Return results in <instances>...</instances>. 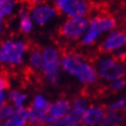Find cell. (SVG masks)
Here are the masks:
<instances>
[{
  "instance_id": "cell-10",
  "label": "cell",
  "mask_w": 126,
  "mask_h": 126,
  "mask_svg": "<svg viewBox=\"0 0 126 126\" xmlns=\"http://www.w3.org/2000/svg\"><path fill=\"white\" fill-rule=\"evenodd\" d=\"M70 108L71 103L67 98H62L55 101L54 103H52L45 117L44 125L53 124L56 121L62 119L63 117H65L66 115L70 113Z\"/></svg>"
},
{
  "instance_id": "cell-2",
  "label": "cell",
  "mask_w": 126,
  "mask_h": 126,
  "mask_svg": "<svg viewBox=\"0 0 126 126\" xmlns=\"http://www.w3.org/2000/svg\"><path fill=\"white\" fill-rule=\"evenodd\" d=\"M96 12L97 14L93 16L92 19L89 21V28L85 37H83L81 40L82 45L84 46L94 44L99 34H101L104 31L113 30L117 27V20L111 13H109L107 6L98 3Z\"/></svg>"
},
{
  "instance_id": "cell-27",
  "label": "cell",
  "mask_w": 126,
  "mask_h": 126,
  "mask_svg": "<svg viewBox=\"0 0 126 126\" xmlns=\"http://www.w3.org/2000/svg\"><path fill=\"white\" fill-rule=\"evenodd\" d=\"M73 126H84V125H81V124H79V123H78V124H75Z\"/></svg>"
},
{
  "instance_id": "cell-8",
  "label": "cell",
  "mask_w": 126,
  "mask_h": 126,
  "mask_svg": "<svg viewBox=\"0 0 126 126\" xmlns=\"http://www.w3.org/2000/svg\"><path fill=\"white\" fill-rule=\"evenodd\" d=\"M30 55H29V66L26 70L25 76L32 77L34 80L38 82L41 81V75H44V57H43V49L37 45H33L31 43L30 46Z\"/></svg>"
},
{
  "instance_id": "cell-20",
  "label": "cell",
  "mask_w": 126,
  "mask_h": 126,
  "mask_svg": "<svg viewBox=\"0 0 126 126\" xmlns=\"http://www.w3.org/2000/svg\"><path fill=\"white\" fill-rule=\"evenodd\" d=\"M87 106L88 103L86 101V99L84 98V96L77 97L72 102V111L84 115V113L87 111Z\"/></svg>"
},
{
  "instance_id": "cell-6",
  "label": "cell",
  "mask_w": 126,
  "mask_h": 126,
  "mask_svg": "<svg viewBox=\"0 0 126 126\" xmlns=\"http://www.w3.org/2000/svg\"><path fill=\"white\" fill-rule=\"evenodd\" d=\"M89 28V20L87 18H69L63 23L57 35L67 40H77L87 32Z\"/></svg>"
},
{
  "instance_id": "cell-14",
  "label": "cell",
  "mask_w": 126,
  "mask_h": 126,
  "mask_svg": "<svg viewBox=\"0 0 126 126\" xmlns=\"http://www.w3.org/2000/svg\"><path fill=\"white\" fill-rule=\"evenodd\" d=\"M30 9L26 8V7H22L19 13V29L21 32H23L24 34H28L31 32L32 30V20L30 18L29 15Z\"/></svg>"
},
{
  "instance_id": "cell-13",
  "label": "cell",
  "mask_w": 126,
  "mask_h": 126,
  "mask_svg": "<svg viewBox=\"0 0 126 126\" xmlns=\"http://www.w3.org/2000/svg\"><path fill=\"white\" fill-rule=\"evenodd\" d=\"M28 110L25 108L17 109L14 115L6 121H4L2 126H27L28 121Z\"/></svg>"
},
{
  "instance_id": "cell-24",
  "label": "cell",
  "mask_w": 126,
  "mask_h": 126,
  "mask_svg": "<svg viewBox=\"0 0 126 126\" xmlns=\"http://www.w3.org/2000/svg\"><path fill=\"white\" fill-rule=\"evenodd\" d=\"M20 3L23 4V6L28 9H33L34 7L38 6V4H43L48 2L49 0H18Z\"/></svg>"
},
{
  "instance_id": "cell-26",
  "label": "cell",
  "mask_w": 126,
  "mask_h": 126,
  "mask_svg": "<svg viewBox=\"0 0 126 126\" xmlns=\"http://www.w3.org/2000/svg\"><path fill=\"white\" fill-rule=\"evenodd\" d=\"M2 30V17H0V32Z\"/></svg>"
},
{
  "instance_id": "cell-4",
  "label": "cell",
  "mask_w": 126,
  "mask_h": 126,
  "mask_svg": "<svg viewBox=\"0 0 126 126\" xmlns=\"http://www.w3.org/2000/svg\"><path fill=\"white\" fill-rule=\"evenodd\" d=\"M54 3L57 13H64L70 18H85L96 9V2L90 0H55Z\"/></svg>"
},
{
  "instance_id": "cell-21",
  "label": "cell",
  "mask_w": 126,
  "mask_h": 126,
  "mask_svg": "<svg viewBox=\"0 0 126 126\" xmlns=\"http://www.w3.org/2000/svg\"><path fill=\"white\" fill-rule=\"evenodd\" d=\"M124 87H126V79L122 78V79H118V80L113 81L111 84L109 85V87L104 88V93L109 92H117L119 90H121Z\"/></svg>"
},
{
  "instance_id": "cell-9",
  "label": "cell",
  "mask_w": 126,
  "mask_h": 126,
  "mask_svg": "<svg viewBox=\"0 0 126 126\" xmlns=\"http://www.w3.org/2000/svg\"><path fill=\"white\" fill-rule=\"evenodd\" d=\"M126 46V29H120L113 31L108 37L100 44L97 53H110L119 50Z\"/></svg>"
},
{
  "instance_id": "cell-12",
  "label": "cell",
  "mask_w": 126,
  "mask_h": 126,
  "mask_svg": "<svg viewBox=\"0 0 126 126\" xmlns=\"http://www.w3.org/2000/svg\"><path fill=\"white\" fill-rule=\"evenodd\" d=\"M56 14L58 13H57L55 7H51L50 5H47V4L38 5V6L34 7L32 10V19L36 25L44 26Z\"/></svg>"
},
{
  "instance_id": "cell-11",
  "label": "cell",
  "mask_w": 126,
  "mask_h": 126,
  "mask_svg": "<svg viewBox=\"0 0 126 126\" xmlns=\"http://www.w3.org/2000/svg\"><path fill=\"white\" fill-rule=\"evenodd\" d=\"M107 107H91L84 113L82 122L87 126H94L100 123L107 116Z\"/></svg>"
},
{
  "instance_id": "cell-18",
  "label": "cell",
  "mask_w": 126,
  "mask_h": 126,
  "mask_svg": "<svg viewBox=\"0 0 126 126\" xmlns=\"http://www.w3.org/2000/svg\"><path fill=\"white\" fill-rule=\"evenodd\" d=\"M108 112L112 113H125L126 112V96L120 98L119 100L107 106Z\"/></svg>"
},
{
  "instance_id": "cell-25",
  "label": "cell",
  "mask_w": 126,
  "mask_h": 126,
  "mask_svg": "<svg viewBox=\"0 0 126 126\" xmlns=\"http://www.w3.org/2000/svg\"><path fill=\"white\" fill-rule=\"evenodd\" d=\"M6 103L5 102V95L3 91H0V109H1L4 104Z\"/></svg>"
},
{
  "instance_id": "cell-19",
  "label": "cell",
  "mask_w": 126,
  "mask_h": 126,
  "mask_svg": "<svg viewBox=\"0 0 126 126\" xmlns=\"http://www.w3.org/2000/svg\"><path fill=\"white\" fill-rule=\"evenodd\" d=\"M17 1L18 0H2L0 3V17L3 18L12 13Z\"/></svg>"
},
{
  "instance_id": "cell-23",
  "label": "cell",
  "mask_w": 126,
  "mask_h": 126,
  "mask_svg": "<svg viewBox=\"0 0 126 126\" xmlns=\"http://www.w3.org/2000/svg\"><path fill=\"white\" fill-rule=\"evenodd\" d=\"M16 110L14 109V107L9 103H5L4 106L0 109V121H6L7 119H9L10 117L14 115Z\"/></svg>"
},
{
  "instance_id": "cell-29",
  "label": "cell",
  "mask_w": 126,
  "mask_h": 126,
  "mask_svg": "<svg viewBox=\"0 0 126 126\" xmlns=\"http://www.w3.org/2000/svg\"><path fill=\"white\" fill-rule=\"evenodd\" d=\"M29 126H31V125H29Z\"/></svg>"
},
{
  "instance_id": "cell-16",
  "label": "cell",
  "mask_w": 126,
  "mask_h": 126,
  "mask_svg": "<svg viewBox=\"0 0 126 126\" xmlns=\"http://www.w3.org/2000/svg\"><path fill=\"white\" fill-rule=\"evenodd\" d=\"M82 118H83V114L72 111L68 115H66L65 117H63L62 119L56 121L55 123L51 124L50 126H73L75 124H78L79 122H81Z\"/></svg>"
},
{
  "instance_id": "cell-5",
  "label": "cell",
  "mask_w": 126,
  "mask_h": 126,
  "mask_svg": "<svg viewBox=\"0 0 126 126\" xmlns=\"http://www.w3.org/2000/svg\"><path fill=\"white\" fill-rule=\"evenodd\" d=\"M98 73L104 80L115 81L126 76V61L115 56L103 58L98 63Z\"/></svg>"
},
{
  "instance_id": "cell-28",
  "label": "cell",
  "mask_w": 126,
  "mask_h": 126,
  "mask_svg": "<svg viewBox=\"0 0 126 126\" xmlns=\"http://www.w3.org/2000/svg\"><path fill=\"white\" fill-rule=\"evenodd\" d=\"M1 1H2V0H0V3H1Z\"/></svg>"
},
{
  "instance_id": "cell-15",
  "label": "cell",
  "mask_w": 126,
  "mask_h": 126,
  "mask_svg": "<svg viewBox=\"0 0 126 126\" xmlns=\"http://www.w3.org/2000/svg\"><path fill=\"white\" fill-rule=\"evenodd\" d=\"M125 120L124 113H112L108 112L104 119L98 124V126H121Z\"/></svg>"
},
{
  "instance_id": "cell-7",
  "label": "cell",
  "mask_w": 126,
  "mask_h": 126,
  "mask_svg": "<svg viewBox=\"0 0 126 126\" xmlns=\"http://www.w3.org/2000/svg\"><path fill=\"white\" fill-rule=\"evenodd\" d=\"M44 57V73L45 78L51 85H58L60 81L59 57L55 49L46 47L43 49Z\"/></svg>"
},
{
  "instance_id": "cell-1",
  "label": "cell",
  "mask_w": 126,
  "mask_h": 126,
  "mask_svg": "<svg viewBox=\"0 0 126 126\" xmlns=\"http://www.w3.org/2000/svg\"><path fill=\"white\" fill-rule=\"evenodd\" d=\"M61 66L67 73L77 77L84 84L92 85L97 82L98 75L92 64V57H86L82 53L61 48Z\"/></svg>"
},
{
  "instance_id": "cell-17",
  "label": "cell",
  "mask_w": 126,
  "mask_h": 126,
  "mask_svg": "<svg viewBox=\"0 0 126 126\" xmlns=\"http://www.w3.org/2000/svg\"><path fill=\"white\" fill-rule=\"evenodd\" d=\"M26 98H27V95L24 93H21L18 90H12L10 92H8V99L10 100V102L15 104V107L17 109L23 108Z\"/></svg>"
},
{
  "instance_id": "cell-22",
  "label": "cell",
  "mask_w": 126,
  "mask_h": 126,
  "mask_svg": "<svg viewBox=\"0 0 126 126\" xmlns=\"http://www.w3.org/2000/svg\"><path fill=\"white\" fill-rule=\"evenodd\" d=\"M10 86V81H9V71L1 68L0 69V91L6 90Z\"/></svg>"
},
{
  "instance_id": "cell-3",
  "label": "cell",
  "mask_w": 126,
  "mask_h": 126,
  "mask_svg": "<svg viewBox=\"0 0 126 126\" xmlns=\"http://www.w3.org/2000/svg\"><path fill=\"white\" fill-rule=\"evenodd\" d=\"M31 43L22 40H5L0 44V63L4 66L17 67L23 63L24 54Z\"/></svg>"
}]
</instances>
